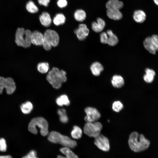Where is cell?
<instances>
[{"label":"cell","instance_id":"6da1fadb","mask_svg":"<svg viewBox=\"0 0 158 158\" xmlns=\"http://www.w3.org/2000/svg\"><path fill=\"white\" fill-rule=\"evenodd\" d=\"M128 143L130 149L135 152L144 150L149 147L150 142L142 134L139 135L136 132L132 133L130 135Z\"/></svg>","mask_w":158,"mask_h":158},{"label":"cell","instance_id":"7a4b0ae2","mask_svg":"<svg viewBox=\"0 0 158 158\" xmlns=\"http://www.w3.org/2000/svg\"><path fill=\"white\" fill-rule=\"evenodd\" d=\"M66 73L65 71L54 67L48 72L46 79L54 88L58 89L61 87L62 84L66 81Z\"/></svg>","mask_w":158,"mask_h":158},{"label":"cell","instance_id":"3957f363","mask_svg":"<svg viewBox=\"0 0 158 158\" xmlns=\"http://www.w3.org/2000/svg\"><path fill=\"white\" fill-rule=\"evenodd\" d=\"M48 139L52 143L60 144L64 147L71 149L74 148L77 145V142L55 131H52L49 134Z\"/></svg>","mask_w":158,"mask_h":158},{"label":"cell","instance_id":"277c9868","mask_svg":"<svg viewBox=\"0 0 158 158\" xmlns=\"http://www.w3.org/2000/svg\"><path fill=\"white\" fill-rule=\"evenodd\" d=\"M40 129V133L43 136L48 134V124L47 121L42 117L35 118L31 120L28 126V129L31 133L36 134L37 133V127Z\"/></svg>","mask_w":158,"mask_h":158},{"label":"cell","instance_id":"5b68a950","mask_svg":"<svg viewBox=\"0 0 158 158\" xmlns=\"http://www.w3.org/2000/svg\"><path fill=\"white\" fill-rule=\"evenodd\" d=\"M31 33L29 30H25L23 28H18L15 35V42L17 44L25 48L30 47L31 43Z\"/></svg>","mask_w":158,"mask_h":158},{"label":"cell","instance_id":"8992f818","mask_svg":"<svg viewBox=\"0 0 158 158\" xmlns=\"http://www.w3.org/2000/svg\"><path fill=\"white\" fill-rule=\"evenodd\" d=\"M44 41L42 44L46 50H50L52 47L58 45L59 42V37L55 31L50 29L47 30L43 35Z\"/></svg>","mask_w":158,"mask_h":158},{"label":"cell","instance_id":"52a82bcc","mask_svg":"<svg viewBox=\"0 0 158 158\" xmlns=\"http://www.w3.org/2000/svg\"><path fill=\"white\" fill-rule=\"evenodd\" d=\"M102 128V125L100 122H87L84 127V132L90 137L95 138L100 134Z\"/></svg>","mask_w":158,"mask_h":158},{"label":"cell","instance_id":"ba28073f","mask_svg":"<svg viewBox=\"0 0 158 158\" xmlns=\"http://www.w3.org/2000/svg\"><path fill=\"white\" fill-rule=\"evenodd\" d=\"M145 48L150 53L155 54L158 49V37L156 35L146 37L143 42Z\"/></svg>","mask_w":158,"mask_h":158},{"label":"cell","instance_id":"9c48e42d","mask_svg":"<svg viewBox=\"0 0 158 158\" xmlns=\"http://www.w3.org/2000/svg\"><path fill=\"white\" fill-rule=\"evenodd\" d=\"M5 88L7 94H12L15 91L16 86L13 80L11 78H4L0 77V94Z\"/></svg>","mask_w":158,"mask_h":158},{"label":"cell","instance_id":"30bf717a","mask_svg":"<svg viewBox=\"0 0 158 158\" xmlns=\"http://www.w3.org/2000/svg\"><path fill=\"white\" fill-rule=\"evenodd\" d=\"M85 111L86 114L85 120L87 122L96 121L100 117L99 112L95 108L87 107L85 109Z\"/></svg>","mask_w":158,"mask_h":158},{"label":"cell","instance_id":"8fae6325","mask_svg":"<svg viewBox=\"0 0 158 158\" xmlns=\"http://www.w3.org/2000/svg\"><path fill=\"white\" fill-rule=\"evenodd\" d=\"M94 143L99 149L103 151L107 152L109 150V140L102 135L100 134L95 138Z\"/></svg>","mask_w":158,"mask_h":158},{"label":"cell","instance_id":"7c38bea8","mask_svg":"<svg viewBox=\"0 0 158 158\" xmlns=\"http://www.w3.org/2000/svg\"><path fill=\"white\" fill-rule=\"evenodd\" d=\"M74 32L78 39L80 40H85L88 35L89 31L85 24H80L79 27L74 30Z\"/></svg>","mask_w":158,"mask_h":158},{"label":"cell","instance_id":"4fadbf2b","mask_svg":"<svg viewBox=\"0 0 158 158\" xmlns=\"http://www.w3.org/2000/svg\"><path fill=\"white\" fill-rule=\"evenodd\" d=\"M44 41L43 35L40 32L35 31L32 32L31 42L33 44L37 46L42 45Z\"/></svg>","mask_w":158,"mask_h":158},{"label":"cell","instance_id":"5bb4252c","mask_svg":"<svg viewBox=\"0 0 158 158\" xmlns=\"http://www.w3.org/2000/svg\"><path fill=\"white\" fill-rule=\"evenodd\" d=\"M97 22H93L92 24V28L95 32L98 33L102 31L104 29L105 25V21L102 18H98Z\"/></svg>","mask_w":158,"mask_h":158},{"label":"cell","instance_id":"9a60e30c","mask_svg":"<svg viewBox=\"0 0 158 158\" xmlns=\"http://www.w3.org/2000/svg\"><path fill=\"white\" fill-rule=\"evenodd\" d=\"M60 150L64 156L59 155L57 158H78V156L69 148L63 147L61 148Z\"/></svg>","mask_w":158,"mask_h":158},{"label":"cell","instance_id":"2e32d148","mask_svg":"<svg viewBox=\"0 0 158 158\" xmlns=\"http://www.w3.org/2000/svg\"><path fill=\"white\" fill-rule=\"evenodd\" d=\"M107 14L109 18L115 20L121 19L123 16L120 10L118 9H107Z\"/></svg>","mask_w":158,"mask_h":158},{"label":"cell","instance_id":"e0dca14e","mask_svg":"<svg viewBox=\"0 0 158 158\" xmlns=\"http://www.w3.org/2000/svg\"><path fill=\"white\" fill-rule=\"evenodd\" d=\"M39 20L42 25L46 27L49 26L51 22L50 15L46 12H43L40 15Z\"/></svg>","mask_w":158,"mask_h":158},{"label":"cell","instance_id":"ac0fdd59","mask_svg":"<svg viewBox=\"0 0 158 158\" xmlns=\"http://www.w3.org/2000/svg\"><path fill=\"white\" fill-rule=\"evenodd\" d=\"M90 69L93 75L95 76H98L103 70L104 68L100 63L95 62L91 65Z\"/></svg>","mask_w":158,"mask_h":158},{"label":"cell","instance_id":"d6986e66","mask_svg":"<svg viewBox=\"0 0 158 158\" xmlns=\"http://www.w3.org/2000/svg\"><path fill=\"white\" fill-rule=\"evenodd\" d=\"M123 6V3L118 0H109L106 3L107 9H116L120 10Z\"/></svg>","mask_w":158,"mask_h":158},{"label":"cell","instance_id":"ffe728a7","mask_svg":"<svg viewBox=\"0 0 158 158\" xmlns=\"http://www.w3.org/2000/svg\"><path fill=\"white\" fill-rule=\"evenodd\" d=\"M111 83L114 87L119 88L123 85L124 81L123 78L121 76L115 75L112 77Z\"/></svg>","mask_w":158,"mask_h":158},{"label":"cell","instance_id":"44dd1931","mask_svg":"<svg viewBox=\"0 0 158 158\" xmlns=\"http://www.w3.org/2000/svg\"><path fill=\"white\" fill-rule=\"evenodd\" d=\"M145 74L143 76L144 81L148 83H150L153 81L156 73L155 71L152 69L146 68L145 70Z\"/></svg>","mask_w":158,"mask_h":158},{"label":"cell","instance_id":"7402d4cb","mask_svg":"<svg viewBox=\"0 0 158 158\" xmlns=\"http://www.w3.org/2000/svg\"><path fill=\"white\" fill-rule=\"evenodd\" d=\"M107 33L108 35L107 44L111 46H114L117 44L118 42V39L112 31L110 30H108Z\"/></svg>","mask_w":158,"mask_h":158},{"label":"cell","instance_id":"603a6c76","mask_svg":"<svg viewBox=\"0 0 158 158\" xmlns=\"http://www.w3.org/2000/svg\"><path fill=\"white\" fill-rule=\"evenodd\" d=\"M146 18V15L143 11L138 10L135 11L133 15V18L135 21L141 23L144 22Z\"/></svg>","mask_w":158,"mask_h":158},{"label":"cell","instance_id":"cb8c5ba5","mask_svg":"<svg viewBox=\"0 0 158 158\" xmlns=\"http://www.w3.org/2000/svg\"><path fill=\"white\" fill-rule=\"evenodd\" d=\"M56 102L60 106H68L70 104L68 97L65 95H62L58 97L56 100Z\"/></svg>","mask_w":158,"mask_h":158},{"label":"cell","instance_id":"d4e9b609","mask_svg":"<svg viewBox=\"0 0 158 158\" xmlns=\"http://www.w3.org/2000/svg\"><path fill=\"white\" fill-rule=\"evenodd\" d=\"M66 20L65 16L62 13L57 14L53 20V22L55 25L59 26L63 24Z\"/></svg>","mask_w":158,"mask_h":158},{"label":"cell","instance_id":"484cf974","mask_svg":"<svg viewBox=\"0 0 158 158\" xmlns=\"http://www.w3.org/2000/svg\"><path fill=\"white\" fill-rule=\"evenodd\" d=\"M74 17L77 21L82 22L85 19L86 14L84 10L82 9H78L75 12Z\"/></svg>","mask_w":158,"mask_h":158},{"label":"cell","instance_id":"4316f807","mask_svg":"<svg viewBox=\"0 0 158 158\" xmlns=\"http://www.w3.org/2000/svg\"><path fill=\"white\" fill-rule=\"evenodd\" d=\"M26 8L28 12L33 13H37L39 10L37 6L32 1H29L27 3Z\"/></svg>","mask_w":158,"mask_h":158},{"label":"cell","instance_id":"83f0119b","mask_svg":"<svg viewBox=\"0 0 158 158\" xmlns=\"http://www.w3.org/2000/svg\"><path fill=\"white\" fill-rule=\"evenodd\" d=\"M32 103L29 101L23 104L20 106V109L24 114H27L30 113L33 109Z\"/></svg>","mask_w":158,"mask_h":158},{"label":"cell","instance_id":"f1b7e54d","mask_svg":"<svg viewBox=\"0 0 158 158\" xmlns=\"http://www.w3.org/2000/svg\"><path fill=\"white\" fill-rule=\"evenodd\" d=\"M82 134V130L79 127L76 126L73 127L71 133L72 138L74 139H78L81 138Z\"/></svg>","mask_w":158,"mask_h":158},{"label":"cell","instance_id":"f546056e","mask_svg":"<svg viewBox=\"0 0 158 158\" xmlns=\"http://www.w3.org/2000/svg\"><path fill=\"white\" fill-rule=\"evenodd\" d=\"M49 68V65L47 62H41L38 64L37 66L38 71L42 73H47Z\"/></svg>","mask_w":158,"mask_h":158},{"label":"cell","instance_id":"4dcf8cb0","mask_svg":"<svg viewBox=\"0 0 158 158\" xmlns=\"http://www.w3.org/2000/svg\"><path fill=\"white\" fill-rule=\"evenodd\" d=\"M57 113L59 116L60 120L61 122L66 123L68 122V118L65 109H58Z\"/></svg>","mask_w":158,"mask_h":158},{"label":"cell","instance_id":"1f68e13d","mask_svg":"<svg viewBox=\"0 0 158 158\" xmlns=\"http://www.w3.org/2000/svg\"><path fill=\"white\" fill-rule=\"evenodd\" d=\"M123 107L122 104L119 101L114 102L113 104L112 108L116 112H119Z\"/></svg>","mask_w":158,"mask_h":158},{"label":"cell","instance_id":"d6a6232c","mask_svg":"<svg viewBox=\"0 0 158 158\" xmlns=\"http://www.w3.org/2000/svg\"><path fill=\"white\" fill-rule=\"evenodd\" d=\"M7 145L5 140L3 138H0V151L5 152L7 150Z\"/></svg>","mask_w":158,"mask_h":158},{"label":"cell","instance_id":"836d02e7","mask_svg":"<svg viewBox=\"0 0 158 158\" xmlns=\"http://www.w3.org/2000/svg\"><path fill=\"white\" fill-rule=\"evenodd\" d=\"M108 35L105 32H102L100 35V40L101 42L104 44H107Z\"/></svg>","mask_w":158,"mask_h":158},{"label":"cell","instance_id":"e575fe53","mask_svg":"<svg viewBox=\"0 0 158 158\" xmlns=\"http://www.w3.org/2000/svg\"><path fill=\"white\" fill-rule=\"evenodd\" d=\"M57 4L59 7L62 8L67 6V2L66 0H58Z\"/></svg>","mask_w":158,"mask_h":158},{"label":"cell","instance_id":"d590c367","mask_svg":"<svg viewBox=\"0 0 158 158\" xmlns=\"http://www.w3.org/2000/svg\"><path fill=\"white\" fill-rule=\"evenodd\" d=\"M27 158H38L37 156L36 152L34 150H31L26 155Z\"/></svg>","mask_w":158,"mask_h":158},{"label":"cell","instance_id":"8d00e7d4","mask_svg":"<svg viewBox=\"0 0 158 158\" xmlns=\"http://www.w3.org/2000/svg\"><path fill=\"white\" fill-rule=\"evenodd\" d=\"M50 0H38V2L40 5H43L44 6H48Z\"/></svg>","mask_w":158,"mask_h":158},{"label":"cell","instance_id":"74e56055","mask_svg":"<svg viewBox=\"0 0 158 158\" xmlns=\"http://www.w3.org/2000/svg\"><path fill=\"white\" fill-rule=\"evenodd\" d=\"M0 158H12L10 155H0Z\"/></svg>","mask_w":158,"mask_h":158},{"label":"cell","instance_id":"f35d334b","mask_svg":"<svg viewBox=\"0 0 158 158\" xmlns=\"http://www.w3.org/2000/svg\"><path fill=\"white\" fill-rule=\"evenodd\" d=\"M154 3L156 4L157 5H158V0H154Z\"/></svg>","mask_w":158,"mask_h":158},{"label":"cell","instance_id":"ab89813d","mask_svg":"<svg viewBox=\"0 0 158 158\" xmlns=\"http://www.w3.org/2000/svg\"><path fill=\"white\" fill-rule=\"evenodd\" d=\"M22 158H27V157H26V156H24L23 157H22Z\"/></svg>","mask_w":158,"mask_h":158}]
</instances>
